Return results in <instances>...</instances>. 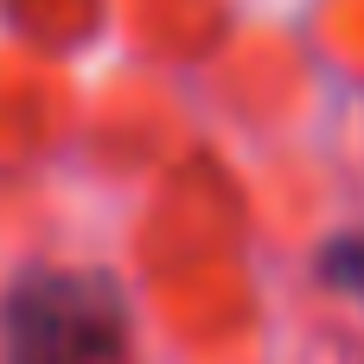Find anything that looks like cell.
<instances>
[{"instance_id": "1", "label": "cell", "mask_w": 364, "mask_h": 364, "mask_svg": "<svg viewBox=\"0 0 364 364\" xmlns=\"http://www.w3.org/2000/svg\"><path fill=\"white\" fill-rule=\"evenodd\" d=\"M6 326H19V358L26 364H102L115 352V301L83 282H51V294H19Z\"/></svg>"}]
</instances>
